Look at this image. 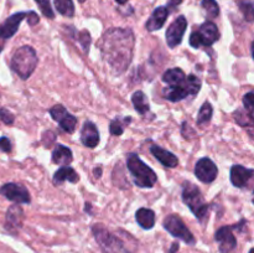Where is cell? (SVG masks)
<instances>
[{"label": "cell", "instance_id": "6da1fadb", "mask_svg": "<svg viewBox=\"0 0 254 253\" xmlns=\"http://www.w3.org/2000/svg\"><path fill=\"white\" fill-rule=\"evenodd\" d=\"M135 37L130 29L113 27L104 32L101 41V51L114 73L122 74L131 62Z\"/></svg>", "mask_w": 254, "mask_h": 253}, {"label": "cell", "instance_id": "7a4b0ae2", "mask_svg": "<svg viewBox=\"0 0 254 253\" xmlns=\"http://www.w3.org/2000/svg\"><path fill=\"white\" fill-rule=\"evenodd\" d=\"M36 51L31 46H21L14 52L10 61L11 69L20 77L21 79H27L32 74L37 66Z\"/></svg>", "mask_w": 254, "mask_h": 253}, {"label": "cell", "instance_id": "3957f363", "mask_svg": "<svg viewBox=\"0 0 254 253\" xmlns=\"http://www.w3.org/2000/svg\"><path fill=\"white\" fill-rule=\"evenodd\" d=\"M127 166H128L136 186L150 189L155 185L156 180H158L155 171L150 166L146 165L136 154H129L127 158Z\"/></svg>", "mask_w": 254, "mask_h": 253}, {"label": "cell", "instance_id": "277c9868", "mask_svg": "<svg viewBox=\"0 0 254 253\" xmlns=\"http://www.w3.org/2000/svg\"><path fill=\"white\" fill-rule=\"evenodd\" d=\"M181 196H183L184 203L188 205L191 212L198 218L200 222H203L205 218L207 217L208 208L210 207H208L207 202L203 198L200 189L196 185H193L192 183H190V181H186V183H184Z\"/></svg>", "mask_w": 254, "mask_h": 253}, {"label": "cell", "instance_id": "5b68a950", "mask_svg": "<svg viewBox=\"0 0 254 253\" xmlns=\"http://www.w3.org/2000/svg\"><path fill=\"white\" fill-rule=\"evenodd\" d=\"M201 89V81L195 74H189L185 81L176 86H168L163 89L164 98L170 102H180L189 96H196Z\"/></svg>", "mask_w": 254, "mask_h": 253}, {"label": "cell", "instance_id": "8992f818", "mask_svg": "<svg viewBox=\"0 0 254 253\" xmlns=\"http://www.w3.org/2000/svg\"><path fill=\"white\" fill-rule=\"evenodd\" d=\"M92 231L97 243L104 253H128V248L123 238L109 232L102 225H94Z\"/></svg>", "mask_w": 254, "mask_h": 253}, {"label": "cell", "instance_id": "52a82bcc", "mask_svg": "<svg viewBox=\"0 0 254 253\" xmlns=\"http://www.w3.org/2000/svg\"><path fill=\"white\" fill-rule=\"evenodd\" d=\"M220 39V30L216 24L206 21L198 27V30L190 35V45L193 49H200L201 46L210 47Z\"/></svg>", "mask_w": 254, "mask_h": 253}, {"label": "cell", "instance_id": "ba28073f", "mask_svg": "<svg viewBox=\"0 0 254 253\" xmlns=\"http://www.w3.org/2000/svg\"><path fill=\"white\" fill-rule=\"evenodd\" d=\"M163 226L175 238H179V240L184 241V242L190 246H193L196 243L195 236L191 233V231L189 230L188 226L185 225V222L181 220V217L179 215L166 216L163 222Z\"/></svg>", "mask_w": 254, "mask_h": 253}, {"label": "cell", "instance_id": "9c48e42d", "mask_svg": "<svg viewBox=\"0 0 254 253\" xmlns=\"http://www.w3.org/2000/svg\"><path fill=\"white\" fill-rule=\"evenodd\" d=\"M27 12L20 11L15 12L11 16L7 17L2 24H0V52L4 49L5 41H7L9 39H11L16 31L19 30L20 24L22 22V20L26 19Z\"/></svg>", "mask_w": 254, "mask_h": 253}, {"label": "cell", "instance_id": "30bf717a", "mask_svg": "<svg viewBox=\"0 0 254 253\" xmlns=\"http://www.w3.org/2000/svg\"><path fill=\"white\" fill-rule=\"evenodd\" d=\"M50 114H51L52 119L59 123L60 128L62 130H64L68 134L73 133L77 126V118L74 116H72L71 113H68L64 106H61V104L54 106L50 109Z\"/></svg>", "mask_w": 254, "mask_h": 253}, {"label": "cell", "instance_id": "8fae6325", "mask_svg": "<svg viewBox=\"0 0 254 253\" xmlns=\"http://www.w3.org/2000/svg\"><path fill=\"white\" fill-rule=\"evenodd\" d=\"M0 195H2L7 200L12 201L15 203H30V201H31L29 190L25 186L15 183L2 185L0 188Z\"/></svg>", "mask_w": 254, "mask_h": 253}, {"label": "cell", "instance_id": "7c38bea8", "mask_svg": "<svg viewBox=\"0 0 254 253\" xmlns=\"http://www.w3.org/2000/svg\"><path fill=\"white\" fill-rule=\"evenodd\" d=\"M186 29H188V20L184 15L176 17L175 21L168 27V30H166V42H168V46L170 49H175L176 46H179L183 42V37Z\"/></svg>", "mask_w": 254, "mask_h": 253}, {"label": "cell", "instance_id": "4fadbf2b", "mask_svg": "<svg viewBox=\"0 0 254 253\" xmlns=\"http://www.w3.org/2000/svg\"><path fill=\"white\" fill-rule=\"evenodd\" d=\"M216 242L220 246V253H233L237 248V238L233 233V226H223L215 233Z\"/></svg>", "mask_w": 254, "mask_h": 253}, {"label": "cell", "instance_id": "5bb4252c", "mask_svg": "<svg viewBox=\"0 0 254 253\" xmlns=\"http://www.w3.org/2000/svg\"><path fill=\"white\" fill-rule=\"evenodd\" d=\"M195 175L200 181L211 184L218 175V169L210 158H201L195 166Z\"/></svg>", "mask_w": 254, "mask_h": 253}, {"label": "cell", "instance_id": "9a60e30c", "mask_svg": "<svg viewBox=\"0 0 254 253\" xmlns=\"http://www.w3.org/2000/svg\"><path fill=\"white\" fill-rule=\"evenodd\" d=\"M253 169L245 168L242 165H233L231 168V183L235 188H245L253 176Z\"/></svg>", "mask_w": 254, "mask_h": 253}, {"label": "cell", "instance_id": "2e32d148", "mask_svg": "<svg viewBox=\"0 0 254 253\" xmlns=\"http://www.w3.org/2000/svg\"><path fill=\"white\" fill-rule=\"evenodd\" d=\"M99 131L96 124L92 122H86L81 130V141L87 148H96L99 144Z\"/></svg>", "mask_w": 254, "mask_h": 253}, {"label": "cell", "instance_id": "e0dca14e", "mask_svg": "<svg viewBox=\"0 0 254 253\" xmlns=\"http://www.w3.org/2000/svg\"><path fill=\"white\" fill-rule=\"evenodd\" d=\"M169 14H170V10H169L168 6L156 7L153 11V14H151V16L149 17L148 21H146V30H148V31H156V30H160L161 27L164 26V24H165Z\"/></svg>", "mask_w": 254, "mask_h": 253}, {"label": "cell", "instance_id": "ac0fdd59", "mask_svg": "<svg viewBox=\"0 0 254 253\" xmlns=\"http://www.w3.org/2000/svg\"><path fill=\"white\" fill-rule=\"evenodd\" d=\"M22 220H24V212H22L21 207L17 205L9 207L6 212V222H5V227L7 228L9 232L16 233L17 230L21 227Z\"/></svg>", "mask_w": 254, "mask_h": 253}, {"label": "cell", "instance_id": "d6986e66", "mask_svg": "<svg viewBox=\"0 0 254 253\" xmlns=\"http://www.w3.org/2000/svg\"><path fill=\"white\" fill-rule=\"evenodd\" d=\"M150 151L158 161H160L164 166L166 168H176L179 165V159L175 154L171 151L165 150V149L160 148L159 145H151Z\"/></svg>", "mask_w": 254, "mask_h": 253}, {"label": "cell", "instance_id": "ffe728a7", "mask_svg": "<svg viewBox=\"0 0 254 253\" xmlns=\"http://www.w3.org/2000/svg\"><path fill=\"white\" fill-rule=\"evenodd\" d=\"M66 181L72 184H76L79 181L78 174L76 173L74 169H72L71 166L68 165L61 166V168L54 174V184H56V185H62V184L66 183Z\"/></svg>", "mask_w": 254, "mask_h": 253}, {"label": "cell", "instance_id": "44dd1931", "mask_svg": "<svg viewBox=\"0 0 254 253\" xmlns=\"http://www.w3.org/2000/svg\"><path fill=\"white\" fill-rule=\"evenodd\" d=\"M73 160V155H72L71 149L67 146L62 145V144H56L52 150V161L57 165L66 166L68 165L71 161Z\"/></svg>", "mask_w": 254, "mask_h": 253}, {"label": "cell", "instance_id": "7402d4cb", "mask_svg": "<svg viewBox=\"0 0 254 253\" xmlns=\"http://www.w3.org/2000/svg\"><path fill=\"white\" fill-rule=\"evenodd\" d=\"M135 220L144 230H151L155 225V212L150 208L141 207L135 212Z\"/></svg>", "mask_w": 254, "mask_h": 253}, {"label": "cell", "instance_id": "603a6c76", "mask_svg": "<svg viewBox=\"0 0 254 253\" xmlns=\"http://www.w3.org/2000/svg\"><path fill=\"white\" fill-rule=\"evenodd\" d=\"M131 103H133L134 108L140 116H145L150 111V104H149L148 98L144 94V92L141 91L134 92L133 96H131Z\"/></svg>", "mask_w": 254, "mask_h": 253}, {"label": "cell", "instance_id": "cb8c5ba5", "mask_svg": "<svg viewBox=\"0 0 254 253\" xmlns=\"http://www.w3.org/2000/svg\"><path fill=\"white\" fill-rule=\"evenodd\" d=\"M185 79V72L181 68H178V67L168 69L163 76V82L168 84V86H176V84L183 83Z\"/></svg>", "mask_w": 254, "mask_h": 253}, {"label": "cell", "instance_id": "d4e9b609", "mask_svg": "<svg viewBox=\"0 0 254 253\" xmlns=\"http://www.w3.org/2000/svg\"><path fill=\"white\" fill-rule=\"evenodd\" d=\"M235 121L243 128H253V114L250 113L246 108H240L233 113Z\"/></svg>", "mask_w": 254, "mask_h": 253}, {"label": "cell", "instance_id": "484cf974", "mask_svg": "<svg viewBox=\"0 0 254 253\" xmlns=\"http://www.w3.org/2000/svg\"><path fill=\"white\" fill-rule=\"evenodd\" d=\"M56 10L66 17H72L74 15V5L72 0H55Z\"/></svg>", "mask_w": 254, "mask_h": 253}, {"label": "cell", "instance_id": "4316f807", "mask_svg": "<svg viewBox=\"0 0 254 253\" xmlns=\"http://www.w3.org/2000/svg\"><path fill=\"white\" fill-rule=\"evenodd\" d=\"M213 114V108L210 102H205L197 114V126H205L211 121Z\"/></svg>", "mask_w": 254, "mask_h": 253}, {"label": "cell", "instance_id": "83f0119b", "mask_svg": "<svg viewBox=\"0 0 254 253\" xmlns=\"http://www.w3.org/2000/svg\"><path fill=\"white\" fill-rule=\"evenodd\" d=\"M131 122L130 117H126L123 119L116 118L114 121L111 122V126H109V131H111L112 135H122L124 131V126H128Z\"/></svg>", "mask_w": 254, "mask_h": 253}, {"label": "cell", "instance_id": "f1b7e54d", "mask_svg": "<svg viewBox=\"0 0 254 253\" xmlns=\"http://www.w3.org/2000/svg\"><path fill=\"white\" fill-rule=\"evenodd\" d=\"M236 2L240 6V10L245 15V19L248 22L253 21L254 17V9H253V0H236Z\"/></svg>", "mask_w": 254, "mask_h": 253}, {"label": "cell", "instance_id": "f546056e", "mask_svg": "<svg viewBox=\"0 0 254 253\" xmlns=\"http://www.w3.org/2000/svg\"><path fill=\"white\" fill-rule=\"evenodd\" d=\"M201 6L206 11L208 19H213V17H217L220 15V6H218L216 0H202Z\"/></svg>", "mask_w": 254, "mask_h": 253}, {"label": "cell", "instance_id": "4dcf8cb0", "mask_svg": "<svg viewBox=\"0 0 254 253\" xmlns=\"http://www.w3.org/2000/svg\"><path fill=\"white\" fill-rule=\"evenodd\" d=\"M35 1L37 2L40 10H41V12L45 15V16L49 17V19H54L55 12L54 10H52L51 1H50V0H35Z\"/></svg>", "mask_w": 254, "mask_h": 253}, {"label": "cell", "instance_id": "1f68e13d", "mask_svg": "<svg viewBox=\"0 0 254 253\" xmlns=\"http://www.w3.org/2000/svg\"><path fill=\"white\" fill-rule=\"evenodd\" d=\"M0 121L6 126H11L15 121V117L9 109L6 108H0Z\"/></svg>", "mask_w": 254, "mask_h": 253}, {"label": "cell", "instance_id": "d6a6232c", "mask_svg": "<svg viewBox=\"0 0 254 253\" xmlns=\"http://www.w3.org/2000/svg\"><path fill=\"white\" fill-rule=\"evenodd\" d=\"M78 41L81 42V45H82V47H83L84 51L88 52L89 45H91V35H89V32L87 31V30H83V31L79 32Z\"/></svg>", "mask_w": 254, "mask_h": 253}, {"label": "cell", "instance_id": "836d02e7", "mask_svg": "<svg viewBox=\"0 0 254 253\" xmlns=\"http://www.w3.org/2000/svg\"><path fill=\"white\" fill-rule=\"evenodd\" d=\"M243 104H245V108L247 109L250 113L253 114V107H254V93L253 92H248L247 94H245V97H243Z\"/></svg>", "mask_w": 254, "mask_h": 253}, {"label": "cell", "instance_id": "e575fe53", "mask_svg": "<svg viewBox=\"0 0 254 253\" xmlns=\"http://www.w3.org/2000/svg\"><path fill=\"white\" fill-rule=\"evenodd\" d=\"M181 134H183L184 138L186 139H191L193 135H196V131L189 126L188 122H184L183 126H181Z\"/></svg>", "mask_w": 254, "mask_h": 253}, {"label": "cell", "instance_id": "d590c367", "mask_svg": "<svg viewBox=\"0 0 254 253\" xmlns=\"http://www.w3.org/2000/svg\"><path fill=\"white\" fill-rule=\"evenodd\" d=\"M0 150L4 153H10L11 151V141L7 136H1L0 138Z\"/></svg>", "mask_w": 254, "mask_h": 253}, {"label": "cell", "instance_id": "8d00e7d4", "mask_svg": "<svg viewBox=\"0 0 254 253\" xmlns=\"http://www.w3.org/2000/svg\"><path fill=\"white\" fill-rule=\"evenodd\" d=\"M26 19H27V22H29V25H31V26L39 24V21H40L39 15H37L35 11H27Z\"/></svg>", "mask_w": 254, "mask_h": 253}, {"label": "cell", "instance_id": "74e56055", "mask_svg": "<svg viewBox=\"0 0 254 253\" xmlns=\"http://www.w3.org/2000/svg\"><path fill=\"white\" fill-rule=\"evenodd\" d=\"M183 2V0H169V6L168 7H176Z\"/></svg>", "mask_w": 254, "mask_h": 253}, {"label": "cell", "instance_id": "f35d334b", "mask_svg": "<svg viewBox=\"0 0 254 253\" xmlns=\"http://www.w3.org/2000/svg\"><path fill=\"white\" fill-rule=\"evenodd\" d=\"M178 251H179V243L174 242L173 245H171V248H170V251H169V253H176Z\"/></svg>", "mask_w": 254, "mask_h": 253}, {"label": "cell", "instance_id": "ab89813d", "mask_svg": "<svg viewBox=\"0 0 254 253\" xmlns=\"http://www.w3.org/2000/svg\"><path fill=\"white\" fill-rule=\"evenodd\" d=\"M93 174H94V176H96L97 179H99L102 176V169L101 168H96L93 170Z\"/></svg>", "mask_w": 254, "mask_h": 253}, {"label": "cell", "instance_id": "60d3db41", "mask_svg": "<svg viewBox=\"0 0 254 253\" xmlns=\"http://www.w3.org/2000/svg\"><path fill=\"white\" fill-rule=\"evenodd\" d=\"M117 2H118V4H121V5H123V4H126L127 1H128V0H116Z\"/></svg>", "mask_w": 254, "mask_h": 253}, {"label": "cell", "instance_id": "b9f144b4", "mask_svg": "<svg viewBox=\"0 0 254 253\" xmlns=\"http://www.w3.org/2000/svg\"><path fill=\"white\" fill-rule=\"evenodd\" d=\"M250 253H253V248H251V250H250Z\"/></svg>", "mask_w": 254, "mask_h": 253}, {"label": "cell", "instance_id": "7bdbcfd3", "mask_svg": "<svg viewBox=\"0 0 254 253\" xmlns=\"http://www.w3.org/2000/svg\"><path fill=\"white\" fill-rule=\"evenodd\" d=\"M79 2H83V1H86V0H78Z\"/></svg>", "mask_w": 254, "mask_h": 253}]
</instances>
